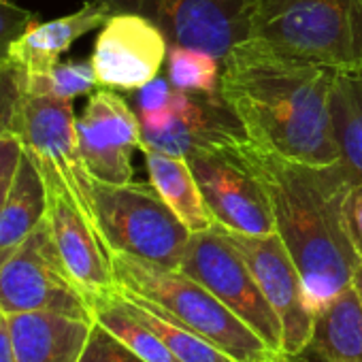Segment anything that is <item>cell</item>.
Wrapping results in <instances>:
<instances>
[{
	"instance_id": "obj_1",
	"label": "cell",
	"mask_w": 362,
	"mask_h": 362,
	"mask_svg": "<svg viewBox=\"0 0 362 362\" xmlns=\"http://www.w3.org/2000/svg\"><path fill=\"white\" fill-rule=\"evenodd\" d=\"M337 71L243 41L220 60V96L247 139L281 158L311 166L339 164L332 122Z\"/></svg>"
},
{
	"instance_id": "obj_2",
	"label": "cell",
	"mask_w": 362,
	"mask_h": 362,
	"mask_svg": "<svg viewBox=\"0 0 362 362\" xmlns=\"http://www.w3.org/2000/svg\"><path fill=\"white\" fill-rule=\"evenodd\" d=\"M267 192L275 233L290 252L313 313L351 286L362 260L345 222L343 203L351 186L341 164L311 166L267 151L252 141L233 147Z\"/></svg>"
},
{
	"instance_id": "obj_3",
	"label": "cell",
	"mask_w": 362,
	"mask_h": 362,
	"mask_svg": "<svg viewBox=\"0 0 362 362\" xmlns=\"http://www.w3.org/2000/svg\"><path fill=\"white\" fill-rule=\"evenodd\" d=\"M111 264L117 290L203 337L235 362H264L279 354L184 271L126 254H111Z\"/></svg>"
},
{
	"instance_id": "obj_4",
	"label": "cell",
	"mask_w": 362,
	"mask_h": 362,
	"mask_svg": "<svg viewBox=\"0 0 362 362\" xmlns=\"http://www.w3.org/2000/svg\"><path fill=\"white\" fill-rule=\"evenodd\" d=\"M250 39L343 75H360L362 0H256Z\"/></svg>"
},
{
	"instance_id": "obj_5",
	"label": "cell",
	"mask_w": 362,
	"mask_h": 362,
	"mask_svg": "<svg viewBox=\"0 0 362 362\" xmlns=\"http://www.w3.org/2000/svg\"><path fill=\"white\" fill-rule=\"evenodd\" d=\"M130 103L141 122V149L192 158L250 141L220 92H181L158 75L151 83L132 92Z\"/></svg>"
},
{
	"instance_id": "obj_6",
	"label": "cell",
	"mask_w": 362,
	"mask_h": 362,
	"mask_svg": "<svg viewBox=\"0 0 362 362\" xmlns=\"http://www.w3.org/2000/svg\"><path fill=\"white\" fill-rule=\"evenodd\" d=\"M90 218L109 254L179 269L190 230L151 184H103L90 177Z\"/></svg>"
},
{
	"instance_id": "obj_7",
	"label": "cell",
	"mask_w": 362,
	"mask_h": 362,
	"mask_svg": "<svg viewBox=\"0 0 362 362\" xmlns=\"http://www.w3.org/2000/svg\"><path fill=\"white\" fill-rule=\"evenodd\" d=\"M35 311L92 320L90 300L64 267L47 216L0 267V313Z\"/></svg>"
},
{
	"instance_id": "obj_8",
	"label": "cell",
	"mask_w": 362,
	"mask_h": 362,
	"mask_svg": "<svg viewBox=\"0 0 362 362\" xmlns=\"http://www.w3.org/2000/svg\"><path fill=\"white\" fill-rule=\"evenodd\" d=\"M179 271L203 284L273 351H281L284 330L250 267L220 226L192 233Z\"/></svg>"
},
{
	"instance_id": "obj_9",
	"label": "cell",
	"mask_w": 362,
	"mask_h": 362,
	"mask_svg": "<svg viewBox=\"0 0 362 362\" xmlns=\"http://www.w3.org/2000/svg\"><path fill=\"white\" fill-rule=\"evenodd\" d=\"M113 11L151 20L168 45L201 49L222 60L250 39L256 0H107Z\"/></svg>"
},
{
	"instance_id": "obj_10",
	"label": "cell",
	"mask_w": 362,
	"mask_h": 362,
	"mask_svg": "<svg viewBox=\"0 0 362 362\" xmlns=\"http://www.w3.org/2000/svg\"><path fill=\"white\" fill-rule=\"evenodd\" d=\"M16 134L37 164L45 188L69 192L90 216V175L79 156L73 100L24 94Z\"/></svg>"
},
{
	"instance_id": "obj_11",
	"label": "cell",
	"mask_w": 362,
	"mask_h": 362,
	"mask_svg": "<svg viewBox=\"0 0 362 362\" xmlns=\"http://www.w3.org/2000/svg\"><path fill=\"white\" fill-rule=\"evenodd\" d=\"M224 235L250 267L264 298L281 322V354L292 358L303 356L313 332L315 313L309 305L303 277L284 241L277 233L241 235L224 230Z\"/></svg>"
},
{
	"instance_id": "obj_12",
	"label": "cell",
	"mask_w": 362,
	"mask_h": 362,
	"mask_svg": "<svg viewBox=\"0 0 362 362\" xmlns=\"http://www.w3.org/2000/svg\"><path fill=\"white\" fill-rule=\"evenodd\" d=\"M188 160L216 226L241 235L275 233L260 179L233 147L205 151Z\"/></svg>"
},
{
	"instance_id": "obj_13",
	"label": "cell",
	"mask_w": 362,
	"mask_h": 362,
	"mask_svg": "<svg viewBox=\"0 0 362 362\" xmlns=\"http://www.w3.org/2000/svg\"><path fill=\"white\" fill-rule=\"evenodd\" d=\"M166 52L168 41L151 20L134 11H115L103 24L90 58L96 86L136 92L160 75Z\"/></svg>"
},
{
	"instance_id": "obj_14",
	"label": "cell",
	"mask_w": 362,
	"mask_h": 362,
	"mask_svg": "<svg viewBox=\"0 0 362 362\" xmlns=\"http://www.w3.org/2000/svg\"><path fill=\"white\" fill-rule=\"evenodd\" d=\"M141 122L126 98L113 90H96L77 117V145L88 175L103 184H128L141 149Z\"/></svg>"
},
{
	"instance_id": "obj_15",
	"label": "cell",
	"mask_w": 362,
	"mask_h": 362,
	"mask_svg": "<svg viewBox=\"0 0 362 362\" xmlns=\"http://www.w3.org/2000/svg\"><path fill=\"white\" fill-rule=\"evenodd\" d=\"M47 222L64 267L88 298L117 288L105 241L88 211L69 192L47 188Z\"/></svg>"
},
{
	"instance_id": "obj_16",
	"label": "cell",
	"mask_w": 362,
	"mask_h": 362,
	"mask_svg": "<svg viewBox=\"0 0 362 362\" xmlns=\"http://www.w3.org/2000/svg\"><path fill=\"white\" fill-rule=\"evenodd\" d=\"M113 13L115 11L107 0H96V3H86L79 11L58 20H35L11 45L9 62L24 75H43L60 62L62 54H66L77 39L103 28Z\"/></svg>"
},
{
	"instance_id": "obj_17",
	"label": "cell",
	"mask_w": 362,
	"mask_h": 362,
	"mask_svg": "<svg viewBox=\"0 0 362 362\" xmlns=\"http://www.w3.org/2000/svg\"><path fill=\"white\" fill-rule=\"evenodd\" d=\"M5 317L16 362H79L94 322L47 311Z\"/></svg>"
},
{
	"instance_id": "obj_18",
	"label": "cell",
	"mask_w": 362,
	"mask_h": 362,
	"mask_svg": "<svg viewBox=\"0 0 362 362\" xmlns=\"http://www.w3.org/2000/svg\"><path fill=\"white\" fill-rule=\"evenodd\" d=\"M149 173V184L158 190L175 216L186 224L190 233L209 230L216 226L211 211L203 199L199 181L192 173L190 160L170 156L158 149H141Z\"/></svg>"
},
{
	"instance_id": "obj_19",
	"label": "cell",
	"mask_w": 362,
	"mask_h": 362,
	"mask_svg": "<svg viewBox=\"0 0 362 362\" xmlns=\"http://www.w3.org/2000/svg\"><path fill=\"white\" fill-rule=\"evenodd\" d=\"M47 216V188L33 162L22 151L13 186L0 211V267L35 233V228Z\"/></svg>"
},
{
	"instance_id": "obj_20",
	"label": "cell",
	"mask_w": 362,
	"mask_h": 362,
	"mask_svg": "<svg viewBox=\"0 0 362 362\" xmlns=\"http://www.w3.org/2000/svg\"><path fill=\"white\" fill-rule=\"evenodd\" d=\"M305 351L322 362H362V305L354 286L315 313Z\"/></svg>"
},
{
	"instance_id": "obj_21",
	"label": "cell",
	"mask_w": 362,
	"mask_h": 362,
	"mask_svg": "<svg viewBox=\"0 0 362 362\" xmlns=\"http://www.w3.org/2000/svg\"><path fill=\"white\" fill-rule=\"evenodd\" d=\"M88 300L92 320L105 326L145 362H181L162 343V339L141 322V317L134 313L132 300L117 288L98 296H90Z\"/></svg>"
},
{
	"instance_id": "obj_22",
	"label": "cell",
	"mask_w": 362,
	"mask_h": 362,
	"mask_svg": "<svg viewBox=\"0 0 362 362\" xmlns=\"http://www.w3.org/2000/svg\"><path fill=\"white\" fill-rule=\"evenodd\" d=\"M339 164L349 181H362V77L339 73L332 90Z\"/></svg>"
},
{
	"instance_id": "obj_23",
	"label": "cell",
	"mask_w": 362,
	"mask_h": 362,
	"mask_svg": "<svg viewBox=\"0 0 362 362\" xmlns=\"http://www.w3.org/2000/svg\"><path fill=\"white\" fill-rule=\"evenodd\" d=\"M128 298L132 300L134 313L141 317V322L162 339V343L177 356V360H181V362H235L230 356H226L224 351L214 347L203 337L190 332L184 326H179L177 322L164 317L162 313H158L156 309L134 300L132 296H128Z\"/></svg>"
},
{
	"instance_id": "obj_24",
	"label": "cell",
	"mask_w": 362,
	"mask_h": 362,
	"mask_svg": "<svg viewBox=\"0 0 362 362\" xmlns=\"http://www.w3.org/2000/svg\"><path fill=\"white\" fill-rule=\"evenodd\" d=\"M166 79L181 92L216 94L220 88V60L201 49L168 45Z\"/></svg>"
},
{
	"instance_id": "obj_25",
	"label": "cell",
	"mask_w": 362,
	"mask_h": 362,
	"mask_svg": "<svg viewBox=\"0 0 362 362\" xmlns=\"http://www.w3.org/2000/svg\"><path fill=\"white\" fill-rule=\"evenodd\" d=\"M22 73V71H20ZM96 86V75L90 60L83 62H58L43 75H24L22 90L30 96H47L58 100H75L90 94Z\"/></svg>"
},
{
	"instance_id": "obj_26",
	"label": "cell",
	"mask_w": 362,
	"mask_h": 362,
	"mask_svg": "<svg viewBox=\"0 0 362 362\" xmlns=\"http://www.w3.org/2000/svg\"><path fill=\"white\" fill-rule=\"evenodd\" d=\"M79 362H145L98 322H92Z\"/></svg>"
},
{
	"instance_id": "obj_27",
	"label": "cell",
	"mask_w": 362,
	"mask_h": 362,
	"mask_svg": "<svg viewBox=\"0 0 362 362\" xmlns=\"http://www.w3.org/2000/svg\"><path fill=\"white\" fill-rule=\"evenodd\" d=\"M22 73L11 62H0V136L16 134V122L22 105Z\"/></svg>"
},
{
	"instance_id": "obj_28",
	"label": "cell",
	"mask_w": 362,
	"mask_h": 362,
	"mask_svg": "<svg viewBox=\"0 0 362 362\" xmlns=\"http://www.w3.org/2000/svg\"><path fill=\"white\" fill-rule=\"evenodd\" d=\"M37 20V16L11 0H0V62H9L11 45Z\"/></svg>"
},
{
	"instance_id": "obj_29",
	"label": "cell",
	"mask_w": 362,
	"mask_h": 362,
	"mask_svg": "<svg viewBox=\"0 0 362 362\" xmlns=\"http://www.w3.org/2000/svg\"><path fill=\"white\" fill-rule=\"evenodd\" d=\"M22 151H24V147H22V141L18 134L0 136V211H3L9 190L13 186Z\"/></svg>"
},
{
	"instance_id": "obj_30",
	"label": "cell",
	"mask_w": 362,
	"mask_h": 362,
	"mask_svg": "<svg viewBox=\"0 0 362 362\" xmlns=\"http://www.w3.org/2000/svg\"><path fill=\"white\" fill-rule=\"evenodd\" d=\"M343 222L347 235L362 258V181H354L345 194L343 203Z\"/></svg>"
},
{
	"instance_id": "obj_31",
	"label": "cell",
	"mask_w": 362,
	"mask_h": 362,
	"mask_svg": "<svg viewBox=\"0 0 362 362\" xmlns=\"http://www.w3.org/2000/svg\"><path fill=\"white\" fill-rule=\"evenodd\" d=\"M0 362H16L7 317L0 313Z\"/></svg>"
},
{
	"instance_id": "obj_32",
	"label": "cell",
	"mask_w": 362,
	"mask_h": 362,
	"mask_svg": "<svg viewBox=\"0 0 362 362\" xmlns=\"http://www.w3.org/2000/svg\"><path fill=\"white\" fill-rule=\"evenodd\" d=\"M351 286H354V290H356V294H358V298H360V305H362V260L358 262V267H356V271H354Z\"/></svg>"
},
{
	"instance_id": "obj_33",
	"label": "cell",
	"mask_w": 362,
	"mask_h": 362,
	"mask_svg": "<svg viewBox=\"0 0 362 362\" xmlns=\"http://www.w3.org/2000/svg\"><path fill=\"white\" fill-rule=\"evenodd\" d=\"M277 360H279V362H294V358H292V356H286V354H279Z\"/></svg>"
},
{
	"instance_id": "obj_34",
	"label": "cell",
	"mask_w": 362,
	"mask_h": 362,
	"mask_svg": "<svg viewBox=\"0 0 362 362\" xmlns=\"http://www.w3.org/2000/svg\"><path fill=\"white\" fill-rule=\"evenodd\" d=\"M279 354H281V351H279ZM279 354H275V356H273L271 360H264V362H279V360H277V358H279Z\"/></svg>"
},
{
	"instance_id": "obj_35",
	"label": "cell",
	"mask_w": 362,
	"mask_h": 362,
	"mask_svg": "<svg viewBox=\"0 0 362 362\" xmlns=\"http://www.w3.org/2000/svg\"><path fill=\"white\" fill-rule=\"evenodd\" d=\"M358 77H362V73H360V75H358Z\"/></svg>"
}]
</instances>
